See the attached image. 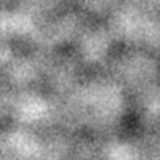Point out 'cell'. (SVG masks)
Listing matches in <instances>:
<instances>
[]
</instances>
